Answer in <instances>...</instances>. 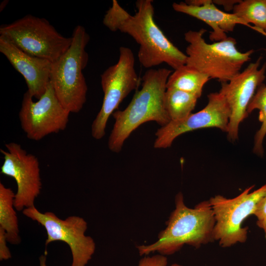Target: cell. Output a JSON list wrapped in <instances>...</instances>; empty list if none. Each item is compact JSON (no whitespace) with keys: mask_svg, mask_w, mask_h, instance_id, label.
Masks as SVG:
<instances>
[{"mask_svg":"<svg viewBox=\"0 0 266 266\" xmlns=\"http://www.w3.org/2000/svg\"><path fill=\"white\" fill-rule=\"evenodd\" d=\"M199 98L194 95L167 88L164 96L166 110L171 121L182 120L192 113Z\"/></svg>","mask_w":266,"mask_h":266,"instance_id":"cell-18","label":"cell"},{"mask_svg":"<svg viewBox=\"0 0 266 266\" xmlns=\"http://www.w3.org/2000/svg\"><path fill=\"white\" fill-rule=\"evenodd\" d=\"M46 262V255L40 256V257H39L40 266H47Z\"/></svg>","mask_w":266,"mask_h":266,"instance_id":"cell-26","label":"cell"},{"mask_svg":"<svg viewBox=\"0 0 266 266\" xmlns=\"http://www.w3.org/2000/svg\"><path fill=\"white\" fill-rule=\"evenodd\" d=\"M240 0H214L213 1L214 3H217L218 4L222 5L224 7L227 9V10H230L233 9L234 5L237 3L239 2Z\"/></svg>","mask_w":266,"mask_h":266,"instance_id":"cell-24","label":"cell"},{"mask_svg":"<svg viewBox=\"0 0 266 266\" xmlns=\"http://www.w3.org/2000/svg\"><path fill=\"white\" fill-rule=\"evenodd\" d=\"M68 50L52 63L50 82L57 98L70 113H78L86 101L88 87L83 70L89 56L86 47L90 36L85 29L78 25L72 34Z\"/></svg>","mask_w":266,"mask_h":266,"instance_id":"cell-4","label":"cell"},{"mask_svg":"<svg viewBox=\"0 0 266 266\" xmlns=\"http://www.w3.org/2000/svg\"><path fill=\"white\" fill-rule=\"evenodd\" d=\"M215 220L209 200L194 208L187 207L181 192L175 199V209L171 213L166 228L158 234L157 240L149 245L137 246L140 255L157 252L166 256L180 250L185 245L196 248L214 241Z\"/></svg>","mask_w":266,"mask_h":266,"instance_id":"cell-3","label":"cell"},{"mask_svg":"<svg viewBox=\"0 0 266 266\" xmlns=\"http://www.w3.org/2000/svg\"><path fill=\"white\" fill-rule=\"evenodd\" d=\"M233 14L259 32L266 28V0H244L235 4Z\"/></svg>","mask_w":266,"mask_h":266,"instance_id":"cell-19","label":"cell"},{"mask_svg":"<svg viewBox=\"0 0 266 266\" xmlns=\"http://www.w3.org/2000/svg\"><path fill=\"white\" fill-rule=\"evenodd\" d=\"M207 98L208 102L202 110L182 120L170 121L159 129L154 147H169L180 135L200 129L214 127L227 133L231 111L225 97L219 92L210 93Z\"/></svg>","mask_w":266,"mask_h":266,"instance_id":"cell-13","label":"cell"},{"mask_svg":"<svg viewBox=\"0 0 266 266\" xmlns=\"http://www.w3.org/2000/svg\"><path fill=\"white\" fill-rule=\"evenodd\" d=\"M7 238L5 231L0 227V260H6L11 257L7 246Z\"/></svg>","mask_w":266,"mask_h":266,"instance_id":"cell-22","label":"cell"},{"mask_svg":"<svg viewBox=\"0 0 266 266\" xmlns=\"http://www.w3.org/2000/svg\"><path fill=\"white\" fill-rule=\"evenodd\" d=\"M209 79L206 75L185 64L170 74L166 86V89H177L200 98L203 86Z\"/></svg>","mask_w":266,"mask_h":266,"instance_id":"cell-17","label":"cell"},{"mask_svg":"<svg viewBox=\"0 0 266 266\" xmlns=\"http://www.w3.org/2000/svg\"><path fill=\"white\" fill-rule=\"evenodd\" d=\"M134 56L127 47L119 48L118 61L101 75L100 83L103 92L101 107L91 126V134L96 139L105 134L107 122L123 100L136 89L139 79L134 67Z\"/></svg>","mask_w":266,"mask_h":266,"instance_id":"cell-8","label":"cell"},{"mask_svg":"<svg viewBox=\"0 0 266 266\" xmlns=\"http://www.w3.org/2000/svg\"><path fill=\"white\" fill-rule=\"evenodd\" d=\"M167 259L166 256L157 254L152 256H144L138 263V266H167ZM170 266H183L173 264Z\"/></svg>","mask_w":266,"mask_h":266,"instance_id":"cell-21","label":"cell"},{"mask_svg":"<svg viewBox=\"0 0 266 266\" xmlns=\"http://www.w3.org/2000/svg\"><path fill=\"white\" fill-rule=\"evenodd\" d=\"M256 224L260 229L264 231L265 238L266 239V217L263 219L257 220Z\"/></svg>","mask_w":266,"mask_h":266,"instance_id":"cell-25","label":"cell"},{"mask_svg":"<svg viewBox=\"0 0 266 266\" xmlns=\"http://www.w3.org/2000/svg\"><path fill=\"white\" fill-rule=\"evenodd\" d=\"M171 72L166 68L148 69L142 76L141 89L127 107L113 112L115 123L108 140L110 150L119 152L132 133L145 122L155 121L163 127L171 121L165 107L164 96Z\"/></svg>","mask_w":266,"mask_h":266,"instance_id":"cell-2","label":"cell"},{"mask_svg":"<svg viewBox=\"0 0 266 266\" xmlns=\"http://www.w3.org/2000/svg\"><path fill=\"white\" fill-rule=\"evenodd\" d=\"M253 215L257 218V220L266 217V195L258 203Z\"/></svg>","mask_w":266,"mask_h":266,"instance_id":"cell-23","label":"cell"},{"mask_svg":"<svg viewBox=\"0 0 266 266\" xmlns=\"http://www.w3.org/2000/svg\"><path fill=\"white\" fill-rule=\"evenodd\" d=\"M5 147L6 150H0L4 159L0 172L16 181L14 207L18 211H23L34 206L35 200L40 193L42 183L39 161L18 143L9 142Z\"/></svg>","mask_w":266,"mask_h":266,"instance_id":"cell-11","label":"cell"},{"mask_svg":"<svg viewBox=\"0 0 266 266\" xmlns=\"http://www.w3.org/2000/svg\"><path fill=\"white\" fill-rule=\"evenodd\" d=\"M255 109L259 110V120L262 125L254 137L253 151L262 156L264 154L263 142L266 135V85L262 84L251 100L247 110L248 114Z\"/></svg>","mask_w":266,"mask_h":266,"instance_id":"cell-20","label":"cell"},{"mask_svg":"<svg viewBox=\"0 0 266 266\" xmlns=\"http://www.w3.org/2000/svg\"><path fill=\"white\" fill-rule=\"evenodd\" d=\"M172 7L174 11L196 18L209 26L212 30L209 39L213 42L226 39L228 37L226 33L233 31L237 24L246 26L233 13H228L218 8L212 0H188L174 2Z\"/></svg>","mask_w":266,"mask_h":266,"instance_id":"cell-15","label":"cell"},{"mask_svg":"<svg viewBox=\"0 0 266 266\" xmlns=\"http://www.w3.org/2000/svg\"><path fill=\"white\" fill-rule=\"evenodd\" d=\"M262 59L259 57L229 81L221 82L219 92L225 97L231 111L227 133L232 141L237 139L239 125L248 115V106L266 78V63L260 67Z\"/></svg>","mask_w":266,"mask_h":266,"instance_id":"cell-12","label":"cell"},{"mask_svg":"<svg viewBox=\"0 0 266 266\" xmlns=\"http://www.w3.org/2000/svg\"><path fill=\"white\" fill-rule=\"evenodd\" d=\"M0 35L25 53L52 63L72 42L71 36H63L46 19L32 15L1 25Z\"/></svg>","mask_w":266,"mask_h":266,"instance_id":"cell-6","label":"cell"},{"mask_svg":"<svg viewBox=\"0 0 266 266\" xmlns=\"http://www.w3.org/2000/svg\"><path fill=\"white\" fill-rule=\"evenodd\" d=\"M22 212L44 228L47 235L46 246L56 241L64 242L68 245L72 256L70 266H86L91 259L96 244L92 237L85 234L87 223L82 217L70 216L62 219L53 212H41L34 205L24 209Z\"/></svg>","mask_w":266,"mask_h":266,"instance_id":"cell-9","label":"cell"},{"mask_svg":"<svg viewBox=\"0 0 266 266\" xmlns=\"http://www.w3.org/2000/svg\"><path fill=\"white\" fill-rule=\"evenodd\" d=\"M15 194L0 183V227L5 231L7 242L15 245L20 243L21 238L14 204Z\"/></svg>","mask_w":266,"mask_h":266,"instance_id":"cell-16","label":"cell"},{"mask_svg":"<svg viewBox=\"0 0 266 266\" xmlns=\"http://www.w3.org/2000/svg\"><path fill=\"white\" fill-rule=\"evenodd\" d=\"M259 32L264 34V35L266 36V28L265 29L264 31H260Z\"/></svg>","mask_w":266,"mask_h":266,"instance_id":"cell-27","label":"cell"},{"mask_svg":"<svg viewBox=\"0 0 266 266\" xmlns=\"http://www.w3.org/2000/svg\"><path fill=\"white\" fill-rule=\"evenodd\" d=\"M253 187L246 188L233 199L216 195L208 200L215 220L214 239L222 247L246 241L248 228L242 227V223L254 214L258 203L266 195V184L251 192Z\"/></svg>","mask_w":266,"mask_h":266,"instance_id":"cell-7","label":"cell"},{"mask_svg":"<svg viewBox=\"0 0 266 266\" xmlns=\"http://www.w3.org/2000/svg\"><path fill=\"white\" fill-rule=\"evenodd\" d=\"M0 51L23 76L30 95L39 99L50 82L52 63L25 53L0 35Z\"/></svg>","mask_w":266,"mask_h":266,"instance_id":"cell-14","label":"cell"},{"mask_svg":"<svg viewBox=\"0 0 266 266\" xmlns=\"http://www.w3.org/2000/svg\"><path fill=\"white\" fill-rule=\"evenodd\" d=\"M33 99L27 91L19 113L21 128L29 139L39 141L66 129L70 113L59 101L51 82L37 101Z\"/></svg>","mask_w":266,"mask_h":266,"instance_id":"cell-10","label":"cell"},{"mask_svg":"<svg viewBox=\"0 0 266 266\" xmlns=\"http://www.w3.org/2000/svg\"><path fill=\"white\" fill-rule=\"evenodd\" d=\"M206 32L190 30L184 33L188 43L186 49V65L221 82L229 81L240 72L243 65L250 59L253 49L239 51L236 39L227 37L222 40L207 43L203 37Z\"/></svg>","mask_w":266,"mask_h":266,"instance_id":"cell-5","label":"cell"},{"mask_svg":"<svg viewBox=\"0 0 266 266\" xmlns=\"http://www.w3.org/2000/svg\"><path fill=\"white\" fill-rule=\"evenodd\" d=\"M136 12L129 13L113 0L103 18V25L110 31L130 35L139 46L138 59L150 69L166 63L174 70L186 64L187 55L176 47L156 23L152 0H138Z\"/></svg>","mask_w":266,"mask_h":266,"instance_id":"cell-1","label":"cell"}]
</instances>
